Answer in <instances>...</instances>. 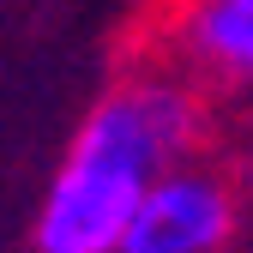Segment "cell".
I'll list each match as a JSON object with an SVG mask.
<instances>
[{
    "mask_svg": "<svg viewBox=\"0 0 253 253\" xmlns=\"http://www.w3.org/2000/svg\"><path fill=\"white\" fill-rule=\"evenodd\" d=\"M199 133V103L175 79H126L73 126L30 223L37 253H121L151 181L181 163Z\"/></svg>",
    "mask_w": 253,
    "mask_h": 253,
    "instance_id": "6da1fadb",
    "label": "cell"
},
{
    "mask_svg": "<svg viewBox=\"0 0 253 253\" xmlns=\"http://www.w3.org/2000/svg\"><path fill=\"white\" fill-rule=\"evenodd\" d=\"M235 235V193L217 169L175 163L151 181L133 223L121 235V253H223Z\"/></svg>",
    "mask_w": 253,
    "mask_h": 253,
    "instance_id": "7a4b0ae2",
    "label": "cell"
},
{
    "mask_svg": "<svg viewBox=\"0 0 253 253\" xmlns=\"http://www.w3.org/2000/svg\"><path fill=\"white\" fill-rule=\"evenodd\" d=\"M181 48L211 79H253V0H187Z\"/></svg>",
    "mask_w": 253,
    "mask_h": 253,
    "instance_id": "3957f363",
    "label": "cell"
}]
</instances>
